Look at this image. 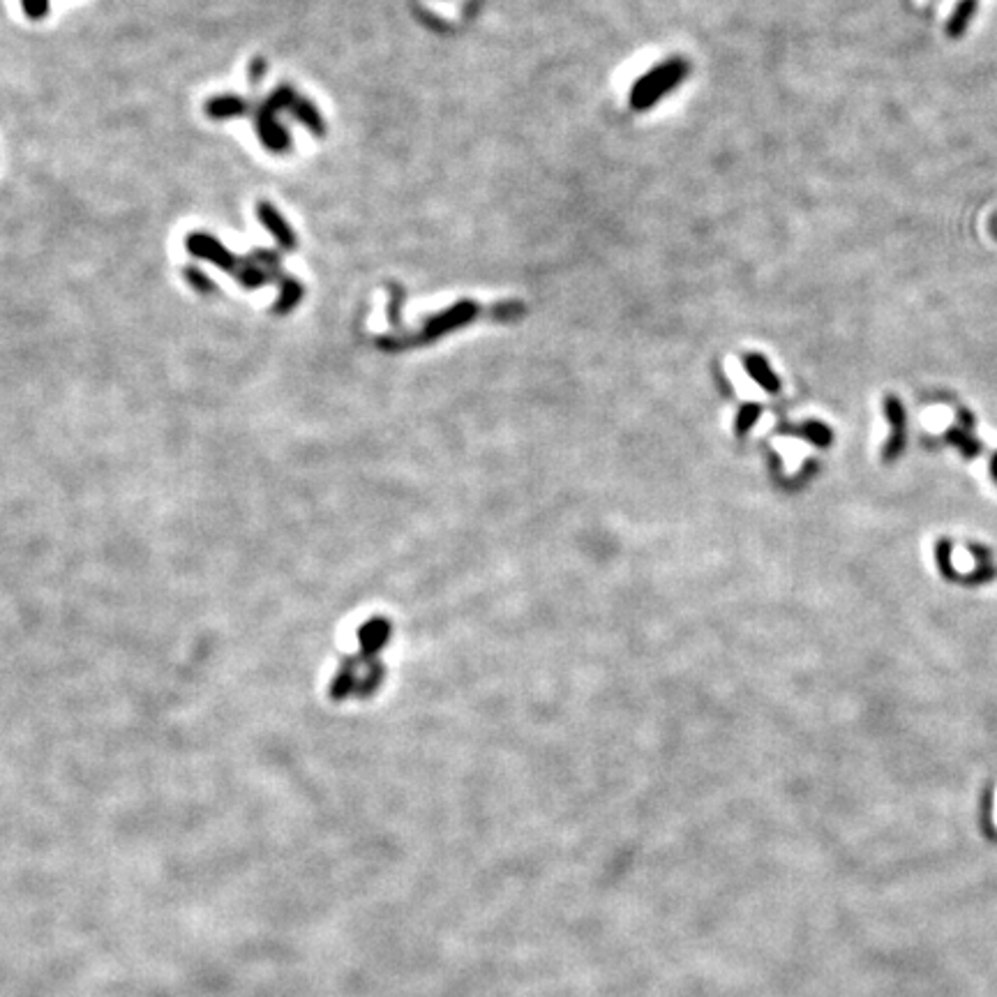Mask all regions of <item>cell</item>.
Instances as JSON below:
<instances>
[{"label": "cell", "instance_id": "obj_1", "mask_svg": "<svg viewBox=\"0 0 997 997\" xmlns=\"http://www.w3.org/2000/svg\"><path fill=\"white\" fill-rule=\"evenodd\" d=\"M686 72L688 65L684 61H679V58H674V61L658 65L656 70L644 74V77L633 86V95H631L633 109L642 111L654 107L663 95L670 93L672 88L686 77Z\"/></svg>", "mask_w": 997, "mask_h": 997}, {"label": "cell", "instance_id": "obj_2", "mask_svg": "<svg viewBox=\"0 0 997 997\" xmlns=\"http://www.w3.org/2000/svg\"><path fill=\"white\" fill-rule=\"evenodd\" d=\"M476 314H478V305L471 303V301H462V303L453 305L451 310L441 312L439 317H434L430 321V326H427V340H430V337H437L441 333L451 331V328L469 324V321L474 319Z\"/></svg>", "mask_w": 997, "mask_h": 997}, {"label": "cell", "instance_id": "obj_5", "mask_svg": "<svg viewBox=\"0 0 997 997\" xmlns=\"http://www.w3.org/2000/svg\"><path fill=\"white\" fill-rule=\"evenodd\" d=\"M760 416V407L757 404H748V407H744V411H741V416H739V421H737V430L739 432H746L748 427L753 425L755 418Z\"/></svg>", "mask_w": 997, "mask_h": 997}, {"label": "cell", "instance_id": "obj_4", "mask_svg": "<svg viewBox=\"0 0 997 997\" xmlns=\"http://www.w3.org/2000/svg\"><path fill=\"white\" fill-rule=\"evenodd\" d=\"M746 370L757 381V384H760L764 388V391H769V393H778V391H781V381H778L776 374L771 372L769 363L764 361V358L760 354L746 356Z\"/></svg>", "mask_w": 997, "mask_h": 997}, {"label": "cell", "instance_id": "obj_3", "mask_svg": "<svg viewBox=\"0 0 997 997\" xmlns=\"http://www.w3.org/2000/svg\"><path fill=\"white\" fill-rule=\"evenodd\" d=\"M977 7H979V0H961V3L956 5L954 14H951L949 21H947V35L951 37V40H961V37L965 35V31L972 24L974 14H977Z\"/></svg>", "mask_w": 997, "mask_h": 997}, {"label": "cell", "instance_id": "obj_6", "mask_svg": "<svg viewBox=\"0 0 997 997\" xmlns=\"http://www.w3.org/2000/svg\"><path fill=\"white\" fill-rule=\"evenodd\" d=\"M993 824L997 827V790H995V806H993Z\"/></svg>", "mask_w": 997, "mask_h": 997}]
</instances>
